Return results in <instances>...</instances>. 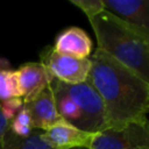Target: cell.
Instances as JSON below:
<instances>
[{
	"label": "cell",
	"mask_w": 149,
	"mask_h": 149,
	"mask_svg": "<svg viewBox=\"0 0 149 149\" xmlns=\"http://www.w3.org/2000/svg\"><path fill=\"white\" fill-rule=\"evenodd\" d=\"M24 107L30 114L31 128L35 130L45 132L51 126L62 120L57 112L51 84L34 99L24 104Z\"/></svg>",
	"instance_id": "cell-9"
},
{
	"label": "cell",
	"mask_w": 149,
	"mask_h": 149,
	"mask_svg": "<svg viewBox=\"0 0 149 149\" xmlns=\"http://www.w3.org/2000/svg\"><path fill=\"white\" fill-rule=\"evenodd\" d=\"M1 149H54L44 139L43 132L34 130L27 137H19L9 129L5 135Z\"/></svg>",
	"instance_id": "cell-11"
},
{
	"label": "cell",
	"mask_w": 149,
	"mask_h": 149,
	"mask_svg": "<svg viewBox=\"0 0 149 149\" xmlns=\"http://www.w3.org/2000/svg\"><path fill=\"white\" fill-rule=\"evenodd\" d=\"M15 71L23 105L45 90L54 80L52 76L41 62L24 63Z\"/></svg>",
	"instance_id": "cell-7"
},
{
	"label": "cell",
	"mask_w": 149,
	"mask_h": 149,
	"mask_svg": "<svg viewBox=\"0 0 149 149\" xmlns=\"http://www.w3.org/2000/svg\"><path fill=\"white\" fill-rule=\"evenodd\" d=\"M23 107V100L22 98H10L7 100H3L0 104V111L2 115L8 120L9 122L15 118L17 112Z\"/></svg>",
	"instance_id": "cell-14"
},
{
	"label": "cell",
	"mask_w": 149,
	"mask_h": 149,
	"mask_svg": "<svg viewBox=\"0 0 149 149\" xmlns=\"http://www.w3.org/2000/svg\"><path fill=\"white\" fill-rule=\"evenodd\" d=\"M10 98H22L17 76L15 70L0 71V100H7Z\"/></svg>",
	"instance_id": "cell-12"
},
{
	"label": "cell",
	"mask_w": 149,
	"mask_h": 149,
	"mask_svg": "<svg viewBox=\"0 0 149 149\" xmlns=\"http://www.w3.org/2000/svg\"><path fill=\"white\" fill-rule=\"evenodd\" d=\"M52 48L59 54L78 58H90L92 55V41L87 33L79 27H70L59 33Z\"/></svg>",
	"instance_id": "cell-10"
},
{
	"label": "cell",
	"mask_w": 149,
	"mask_h": 149,
	"mask_svg": "<svg viewBox=\"0 0 149 149\" xmlns=\"http://www.w3.org/2000/svg\"><path fill=\"white\" fill-rule=\"evenodd\" d=\"M41 63L54 79L70 85L86 81L91 71L90 58H78L59 54L52 47H47L41 52Z\"/></svg>",
	"instance_id": "cell-5"
},
{
	"label": "cell",
	"mask_w": 149,
	"mask_h": 149,
	"mask_svg": "<svg viewBox=\"0 0 149 149\" xmlns=\"http://www.w3.org/2000/svg\"><path fill=\"white\" fill-rule=\"evenodd\" d=\"M105 9L149 34V0H102Z\"/></svg>",
	"instance_id": "cell-8"
},
{
	"label": "cell",
	"mask_w": 149,
	"mask_h": 149,
	"mask_svg": "<svg viewBox=\"0 0 149 149\" xmlns=\"http://www.w3.org/2000/svg\"><path fill=\"white\" fill-rule=\"evenodd\" d=\"M13 120L16 121L17 123L22 125V126H27V127H30V128H31V119H30V114H29L28 109L24 107V105H23V107L17 112V114L15 115V118H14Z\"/></svg>",
	"instance_id": "cell-15"
},
{
	"label": "cell",
	"mask_w": 149,
	"mask_h": 149,
	"mask_svg": "<svg viewBox=\"0 0 149 149\" xmlns=\"http://www.w3.org/2000/svg\"><path fill=\"white\" fill-rule=\"evenodd\" d=\"M10 69V63L7 58L0 57V71L2 70H9Z\"/></svg>",
	"instance_id": "cell-17"
},
{
	"label": "cell",
	"mask_w": 149,
	"mask_h": 149,
	"mask_svg": "<svg viewBox=\"0 0 149 149\" xmlns=\"http://www.w3.org/2000/svg\"><path fill=\"white\" fill-rule=\"evenodd\" d=\"M70 2L78 9H80L86 15L88 21L105 10L102 0H70Z\"/></svg>",
	"instance_id": "cell-13"
},
{
	"label": "cell",
	"mask_w": 149,
	"mask_h": 149,
	"mask_svg": "<svg viewBox=\"0 0 149 149\" xmlns=\"http://www.w3.org/2000/svg\"><path fill=\"white\" fill-rule=\"evenodd\" d=\"M8 128H9V121L6 120V118L2 115V113L0 111V149L2 148L3 139H5L6 133L8 132Z\"/></svg>",
	"instance_id": "cell-16"
},
{
	"label": "cell",
	"mask_w": 149,
	"mask_h": 149,
	"mask_svg": "<svg viewBox=\"0 0 149 149\" xmlns=\"http://www.w3.org/2000/svg\"><path fill=\"white\" fill-rule=\"evenodd\" d=\"M98 49L149 84V34L106 9L90 21Z\"/></svg>",
	"instance_id": "cell-2"
},
{
	"label": "cell",
	"mask_w": 149,
	"mask_h": 149,
	"mask_svg": "<svg viewBox=\"0 0 149 149\" xmlns=\"http://www.w3.org/2000/svg\"><path fill=\"white\" fill-rule=\"evenodd\" d=\"M90 59L88 80L102 100L107 128L148 119L149 84L98 48Z\"/></svg>",
	"instance_id": "cell-1"
},
{
	"label": "cell",
	"mask_w": 149,
	"mask_h": 149,
	"mask_svg": "<svg viewBox=\"0 0 149 149\" xmlns=\"http://www.w3.org/2000/svg\"><path fill=\"white\" fill-rule=\"evenodd\" d=\"M98 133H88L61 120L43 132L45 141L54 149H90Z\"/></svg>",
	"instance_id": "cell-6"
},
{
	"label": "cell",
	"mask_w": 149,
	"mask_h": 149,
	"mask_svg": "<svg viewBox=\"0 0 149 149\" xmlns=\"http://www.w3.org/2000/svg\"><path fill=\"white\" fill-rule=\"evenodd\" d=\"M90 149H149V120L107 128L97 134Z\"/></svg>",
	"instance_id": "cell-4"
},
{
	"label": "cell",
	"mask_w": 149,
	"mask_h": 149,
	"mask_svg": "<svg viewBox=\"0 0 149 149\" xmlns=\"http://www.w3.org/2000/svg\"><path fill=\"white\" fill-rule=\"evenodd\" d=\"M64 91L78 107L83 119V130L100 133L107 129L102 100L87 79L80 84H64Z\"/></svg>",
	"instance_id": "cell-3"
}]
</instances>
